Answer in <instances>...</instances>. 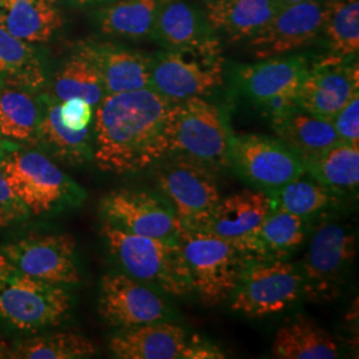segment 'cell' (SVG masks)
I'll list each match as a JSON object with an SVG mask.
<instances>
[{
  "label": "cell",
  "instance_id": "obj_1",
  "mask_svg": "<svg viewBox=\"0 0 359 359\" xmlns=\"http://www.w3.org/2000/svg\"><path fill=\"white\" fill-rule=\"evenodd\" d=\"M172 104L151 87L105 95L93 129L97 168L120 176L133 175L165 158Z\"/></svg>",
  "mask_w": 359,
  "mask_h": 359
},
{
  "label": "cell",
  "instance_id": "obj_2",
  "mask_svg": "<svg viewBox=\"0 0 359 359\" xmlns=\"http://www.w3.org/2000/svg\"><path fill=\"white\" fill-rule=\"evenodd\" d=\"M100 234L111 256L129 277L172 297L192 293L177 241L130 234L107 222Z\"/></svg>",
  "mask_w": 359,
  "mask_h": 359
},
{
  "label": "cell",
  "instance_id": "obj_3",
  "mask_svg": "<svg viewBox=\"0 0 359 359\" xmlns=\"http://www.w3.org/2000/svg\"><path fill=\"white\" fill-rule=\"evenodd\" d=\"M231 133L221 108L205 97L173 103L167 120L168 156L210 170L228 167Z\"/></svg>",
  "mask_w": 359,
  "mask_h": 359
},
{
  "label": "cell",
  "instance_id": "obj_4",
  "mask_svg": "<svg viewBox=\"0 0 359 359\" xmlns=\"http://www.w3.org/2000/svg\"><path fill=\"white\" fill-rule=\"evenodd\" d=\"M0 168L29 215L59 213L86 200V191L36 149L11 148L1 154Z\"/></svg>",
  "mask_w": 359,
  "mask_h": 359
},
{
  "label": "cell",
  "instance_id": "obj_5",
  "mask_svg": "<svg viewBox=\"0 0 359 359\" xmlns=\"http://www.w3.org/2000/svg\"><path fill=\"white\" fill-rule=\"evenodd\" d=\"M176 241L192 293L198 295L205 306H217L231 299L249 258L234 245L209 231L181 228Z\"/></svg>",
  "mask_w": 359,
  "mask_h": 359
},
{
  "label": "cell",
  "instance_id": "obj_6",
  "mask_svg": "<svg viewBox=\"0 0 359 359\" xmlns=\"http://www.w3.org/2000/svg\"><path fill=\"white\" fill-rule=\"evenodd\" d=\"M72 297L65 286L38 280L0 253V317L13 327L36 332L60 325Z\"/></svg>",
  "mask_w": 359,
  "mask_h": 359
},
{
  "label": "cell",
  "instance_id": "obj_7",
  "mask_svg": "<svg viewBox=\"0 0 359 359\" xmlns=\"http://www.w3.org/2000/svg\"><path fill=\"white\" fill-rule=\"evenodd\" d=\"M152 90L172 103L205 97L222 87L225 60L219 41L181 51L156 52L149 60Z\"/></svg>",
  "mask_w": 359,
  "mask_h": 359
},
{
  "label": "cell",
  "instance_id": "obj_8",
  "mask_svg": "<svg viewBox=\"0 0 359 359\" xmlns=\"http://www.w3.org/2000/svg\"><path fill=\"white\" fill-rule=\"evenodd\" d=\"M301 270L285 259H248L231 294V309L246 318L283 313L304 295Z\"/></svg>",
  "mask_w": 359,
  "mask_h": 359
},
{
  "label": "cell",
  "instance_id": "obj_9",
  "mask_svg": "<svg viewBox=\"0 0 359 359\" xmlns=\"http://www.w3.org/2000/svg\"><path fill=\"white\" fill-rule=\"evenodd\" d=\"M357 234L339 222H322L311 236L301 262L304 294L309 299H332L339 292L357 257Z\"/></svg>",
  "mask_w": 359,
  "mask_h": 359
},
{
  "label": "cell",
  "instance_id": "obj_10",
  "mask_svg": "<svg viewBox=\"0 0 359 359\" xmlns=\"http://www.w3.org/2000/svg\"><path fill=\"white\" fill-rule=\"evenodd\" d=\"M229 167L253 188L270 194L306 173L301 157L278 137L250 133H231Z\"/></svg>",
  "mask_w": 359,
  "mask_h": 359
},
{
  "label": "cell",
  "instance_id": "obj_11",
  "mask_svg": "<svg viewBox=\"0 0 359 359\" xmlns=\"http://www.w3.org/2000/svg\"><path fill=\"white\" fill-rule=\"evenodd\" d=\"M156 184L184 229L203 231L221 200L212 170L180 157L156 170Z\"/></svg>",
  "mask_w": 359,
  "mask_h": 359
},
{
  "label": "cell",
  "instance_id": "obj_12",
  "mask_svg": "<svg viewBox=\"0 0 359 359\" xmlns=\"http://www.w3.org/2000/svg\"><path fill=\"white\" fill-rule=\"evenodd\" d=\"M0 253L27 274L60 286L81 283L76 241L69 234H38L0 246Z\"/></svg>",
  "mask_w": 359,
  "mask_h": 359
},
{
  "label": "cell",
  "instance_id": "obj_13",
  "mask_svg": "<svg viewBox=\"0 0 359 359\" xmlns=\"http://www.w3.org/2000/svg\"><path fill=\"white\" fill-rule=\"evenodd\" d=\"M107 224L136 236L176 241L181 224L160 196L144 189H116L100 201Z\"/></svg>",
  "mask_w": 359,
  "mask_h": 359
},
{
  "label": "cell",
  "instance_id": "obj_14",
  "mask_svg": "<svg viewBox=\"0 0 359 359\" xmlns=\"http://www.w3.org/2000/svg\"><path fill=\"white\" fill-rule=\"evenodd\" d=\"M325 22V0L287 4L246 40L248 47L259 60L286 55L308 47L322 36Z\"/></svg>",
  "mask_w": 359,
  "mask_h": 359
},
{
  "label": "cell",
  "instance_id": "obj_15",
  "mask_svg": "<svg viewBox=\"0 0 359 359\" xmlns=\"http://www.w3.org/2000/svg\"><path fill=\"white\" fill-rule=\"evenodd\" d=\"M99 313L120 330L172 317V310L157 290L126 273H109L102 278Z\"/></svg>",
  "mask_w": 359,
  "mask_h": 359
},
{
  "label": "cell",
  "instance_id": "obj_16",
  "mask_svg": "<svg viewBox=\"0 0 359 359\" xmlns=\"http://www.w3.org/2000/svg\"><path fill=\"white\" fill-rule=\"evenodd\" d=\"M359 90L357 57L323 56L313 62L297 90V103L304 111L332 120Z\"/></svg>",
  "mask_w": 359,
  "mask_h": 359
},
{
  "label": "cell",
  "instance_id": "obj_17",
  "mask_svg": "<svg viewBox=\"0 0 359 359\" xmlns=\"http://www.w3.org/2000/svg\"><path fill=\"white\" fill-rule=\"evenodd\" d=\"M273 210L274 200L270 193L244 189L225 198L221 197L203 231L226 240L253 259L257 234Z\"/></svg>",
  "mask_w": 359,
  "mask_h": 359
},
{
  "label": "cell",
  "instance_id": "obj_18",
  "mask_svg": "<svg viewBox=\"0 0 359 359\" xmlns=\"http://www.w3.org/2000/svg\"><path fill=\"white\" fill-rule=\"evenodd\" d=\"M313 62L304 55H280L253 65H236L231 77L234 88L259 104L283 92L298 90Z\"/></svg>",
  "mask_w": 359,
  "mask_h": 359
},
{
  "label": "cell",
  "instance_id": "obj_19",
  "mask_svg": "<svg viewBox=\"0 0 359 359\" xmlns=\"http://www.w3.org/2000/svg\"><path fill=\"white\" fill-rule=\"evenodd\" d=\"M76 51L97 69L103 80L105 95L142 90L151 84V55L96 40L79 43Z\"/></svg>",
  "mask_w": 359,
  "mask_h": 359
},
{
  "label": "cell",
  "instance_id": "obj_20",
  "mask_svg": "<svg viewBox=\"0 0 359 359\" xmlns=\"http://www.w3.org/2000/svg\"><path fill=\"white\" fill-rule=\"evenodd\" d=\"M192 338L177 325L154 322L121 329L111 338L109 350L120 359H188Z\"/></svg>",
  "mask_w": 359,
  "mask_h": 359
},
{
  "label": "cell",
  "instance_id": "obj_21",
  "mask_svg": "<svg viewBox=\"0 0 359 359\" xmlns=\"http://www.w3.org/2000/svg\"><path fill=\"white\" fill-rule=\"evenodd\" d=\"M151 38L168 51L191 50L219 41L205 13L187 0H163Z\"/></svg>",
  "mask_w": 359,
  "mask_h": 359
},
{
  "label": "cell",
  "instance_id": "obj_22",
  "mask_svg": "<svg viewBox=\"0 0 359 359\" xmlns=\"http://www.w3.org/2000/svg\"><path fill=\"white\" fill-rule=\"evenodd\" d=\"M38 144L53 158L72 165L93 160V140L90 128L72 130L60 118V103L50 95L40 97Z\"/></svg>",
  "mask_w": 359,
  "mask_h": 359
},
{
  "label": "cell",
  "instance_id": "obj_23",
  "mask_svg": "<svg viewBox=\"0 0 359 359\" xmlns=\"http://www.w3.org/2000/svg\"><path fill=\"white\" fill-rule=\"evenodd\" d=\"M280 0H206V20L231 41H246L283 8Z\"/></svg>",
  "mask_w": 359,
  "mask_h": 359
},
{
  "label": "cell",
  "instance_id": "obj_24",
  "mask_svg": "<svg viewBox=\"0 0 359 359\" xmlns=\"http://www.w3.org/2000/svg\"><path fill=\"white\" fill-rule=\"evenodd\" d=\"M0 26L26 43H44L63 26L57 0H0Z\"/></svg>",
  "mask_w": 359,
  "mask_h": 359
},
{
  "label": "cell",
  "instance_id": "obj_25",
  "mask_svg": "<svg viewBox=\"0 0 359 359\" xmlns=\"http://www.w3.org/2000/svg\"><path fill=\"white\" fill-rule=\"evenodd\" d=\"M273 357L280 359H335L341 348L332 334L305 316H297L276 333Z\"/></svg>",
  "mask_w": 359,
  "mask_h": 359
},
{
  "label": "cell",
  "instance_id": "obj_26",
  "mask_svg": "<svg viewBox=\"0 0 359 359\" xmlns=\"http://www.w3.org/2000/svg\"><path fill=\"white\" fill-rule=\"evenodd\" d=\"M270 124L277 137L298 154L302 161L339 142L332 120L313 115L299 107Z\"/></svg>",
  "mask_w": 359,
  "mask_h": 359
},
{
  "label": "cell",
  "instance_id": "obj_27",
  "mask_svg": "<svg viewBox=\"0 0 359 359\" xmlns=\"http://www.w3.org/2000/svg\"><path fill=\"white\" fill-rule=\"evenodd\" d=\"M163 0H114L96 13L102 34L126 39L151 36Z\"/></svg>",
  "mask_w": 359,
  "mask_h": 359
},
{
  "label": "cell",
  "instance_id": "obj_28",
  "mask_svg": "<svg viewBox=\"0 0 359 359\" xmlns=\"http://www.w3.org/2000/svg\"><path fill=\"white\" fill-rule=\"evenodd\" d=\"M46 75L36 51L0 26V88L38 90Z\"/></svg>",
  "mask_w": 359,
  "mask_h": 359
},
{
  "label": "cell",
  "instance_id": "obj_29",
  "mask_svg": "<svg viewBox=\"0 0 359 359\" xmlns=\"http://www.w3.org/2000/svg\"><path fill=\"white\" fill-rule=\"evenodd\" d=\"M302 163L313 180L335 192L358 188L359 145L338 142Z\"/></svg>",
  "mask_w": 359,
  "mask_h": 359
},
{
  "label": "cell",
  "instance_id": "obj_30",
  "mask_svg": "<svg viewBox=\"0 0 359 359\" xmlns=\"http://www.w3.org/2000/svg\"><path fill=\"white\" fill-rule=\"evenodd\" d=\"M40 112V102L31 90L0 88V132L6 139L36 145Z\"/></svg>",
  "mask_w": 359,
  "mask_h": 359
},
{
  "label": "cell",
  "instance_id": "obj_31",
  "mask_svg": "<svg viewBox=\"0 0 359 359\" xmlns=\"http://www.w3.org/2000/svg\"><path fill=\"white\" fill-rule=\"evenodd\" d=\"M306 218L274 209L257 234L253 259H283L305 243Z\"/></svg>",
  "mask_w": 359,
  "mask_h": 359
},
{
  "label": "cell",
  "instance_id": "obj_32",
  "mask_svg": "<svg viewBox=\"0 0 359 359\" xmlns=\"http://www.w3.org/2000/svg\"><path fill=\"white\" fill-rule=\"evenodd\" d=\"M326 22L322 35L334 59H353L359 50V0H325Z\"/></svg>",
  "mask_w": 359,
  "mask_h": 359
},
{
  "label": "cell",
  "instance_id": "obj_33",
  "mask_svg": "<svg viewBox=\"0 0 359 359\" xmlns=\"http://www.w3.org/2000/svg\"><path fill=\"white\" fill-rule=\"evenodd\" d=\"M53 99L59 103L67 99L80 97L95 107L105 96L103 80L97 69L79 52L65 59L53 79Z\"/></svg>",
  "mask_w": 359,
  "mask_h": 359
},
{
  "label": "cell",
  "instance_id": "obj_34",
  "mask_svg": "<svg viewBox=\"0 0 359 359\" xmlns=\"http://www.w3.org/2000/svg\"><path fill=\"white\" fill-rule=\"evenodd\" d=\"M96 347L84 335L55 333L18 342L10 351L13 359H80L95 355Z\"/></svg>",
  "mask_w": 359,
  "mask_h": 359
},
{
  "label": "cell",
  "instance_id": "obj_35",
  "mask_svg": "<svg viewBox=\"0 0 359 359\" xmlns=\"http://www.w3.org/2000/svg\"><path fill=\"white\" fill-rule=\"evenodd\" d=\"M337 193L316 180L309 181L299 177L271 193V196L274 200V209L308 218L337 205Z\"/></svg>",
  "mask_w": 359,
  "mask_h": 359
},
{
  "label": "cell",
  "instance_id": "obj_36",
  "mask_svg": "<svg viewBox=\"0 0 359 359\" xmlns=\"http://www.w3.org/2000/svg\"><path fill=\"white\" fill-rule=\"evenodd\" d=\"M28 216V209L8 185L0 168V229L22 222Z\"/></svg>",
  "mask_w": 359,
  "mask_h": 359
},
{
  "label": "cell",
  "instance_id": "obj_37",
  "mask_svg": "<svg viewBox=\"0 0 359 359\" xmlns=\"http://www.w3.org/2000/svg\"><path fill=\"white\" fill-rule=\"evenodd\" d=\"M339 142L359 145V93L332 118Z\"/></svg>",
  "mask_w": 359,
  "mask_h": 359
},
{
  "label": "cell",
  "instance_id": "obj_38",
  "mask_svg": "<svg viewBox=\"0 0 359 359\" xmlns=\"http://www.w3.org/2000/svg\"><path fill=\"white\" fill-rule=\"evenodd\" d=\"M92 117V105L84 99L72 97L60 102V118L67 128L72 130L90 128Z\"/></svg>",
  "mask_w": 359,
  "mask_h": 359
},
{
  "label": "cell",
  "instance_id": "obj_39",
  "mask_svg": "<svg viewBox=\"0 0 359 359\" xmlns=\"http://www.w3.org/2000/svg\"><path fill=\"white\" fill-rule=\"evenodd\" d=\"M257 107L262 111V114L269 118L270 123L280 120L287 115L290 111L298 107L297 103V90L283 92L274 97H270L262 103L257 104Z\"/></svg>",
  "mask_w": 359,
  "mask_h": 359
},
{
  "label": "cell",
  "instance_id": "obj_40",
  "mask_svg": "<svg viewBox=\"0 0 359 359\" xmlns=\"http://www.w3.org/2000/svg\"><path fill=\"white\" fill-rule=\"evenodd\" d=\"M65 1L76 7H90V6H97V4H107L114 0H65Z\"/></svg>",
  "mask_w": 359,
  "mask_h": 359
},
{
  "label": "cell",
  "instance_id": "obj_41",
  "mask_svg": "<svg viewBox=\"0 0 359 359\" xmlns=\"http://www.w3.org/2000/svg\"><path fill=\"white\" fill-rule=\"evenodd\" d=\"M283 3V6H287V4H295V3H304V1H314V0H280Z\"/></svg>",
  "mask_w": 359,
  "mask_h": 359
},
{
  "label": "cell",
  "instance_id": "obj_42",
  "mask_svg": "<svg viewBox=\"0 0 359 359\" xmlns=\"http://www.w3.org/2000/svg\"><path fill=\"white\" fill-rule=\"evenodd\" d=\"M3 145H6V142H4V136H3V135H1V132H0V152H1V154L4 152V151H3V148H1Z\"/></svg>",
  "mask_w": 359,
  "mask_h": 359
},
{
  "label": "cell",
  "instance_id": "obj_43",
  "mask_svg": "<svg viewBox=\"0 0 359 359\" xmlns=\"http://www.w3.org/2000/svg\"><path fill=\"white\" fill-rule=\"evenodd\" d=\"M0 338H1V335H0Z\"/></svg>",
  "mask_w": 359,
  "mask_h": 359
}]
</instances>
